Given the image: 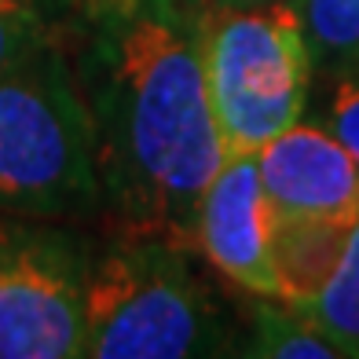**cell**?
<instances>
[{
	"label": "cell",
	"mask_w": 359,
	"mask_h": 359,
	"mask_svg": "<svg viewBox=\"0 0 359 359\" xmlns=\"http://www.w3.org/2000/svg\"><path fill=\"white\" fill-rule=\"evenodd\" d=\"M81 95L95 176L128 235L198 246L202 194L224 165L198 29L180 0H85Z\"/></svg>",
	"instance_id": "1"
},
{
	"label": "cell",
	"mask_w": 359,
	"mask_h": 359,
	"mask_svg": "<svg viewBox=\"0 0 359 359\" xmlns=\"http://www.w3.org/2000/svg\"><path fill=\"white\" fill-rule=\"evenodd\" d=\"M103 202L92 118L55 44L0 74V213L74 217Z\"/></svg>",
	"instance_id": "2"
},
{
	"label": "cell",
	"mask_w": 359,
	"mask_h": 359,
	"mask_svg": "<svg viewBox=\"0 0 359 359\" xmlns=\"http://www.w3.org/2000/svg\"><path fill=\"white\" fill-rule=\"evenodd\" d=\"M205 88L227 154H257L301 121L312 48L301 15L279 0L213 4L194 19Z\"/></svg>",
	"instance_id": "3"
},
{
	"label": "cell",
	"mask_w": 359,
	"mask_h": 359,
	"mask_svg": "<svg viewBox=\"0 0 359 359\" xmlns=\"http://www.w3.org/2000/svg\"><path fill=\"white\" fill-rule=\"evenodd\" d=\"M184 253L161 238L125 235L88 260L85 355L184 359L220 348L217 312Z\"/></svg>",
	"instance_id": "4"
},
{
	"label": "cell",
	"mask_w": 359,
	"mask_h": 359,
	"mask_svg": "<svg viewBox=\"0 0 359 359\" xmlns=\"http://www.w3.org/2000/svg\"><path fill=\"white\" fill-rule=\"evenodd\" d=\"M85 283L74 235L0 217V359L85 355Z\"/></svg>",
	"instance_id": "5"
},
{
	"label": "cell",
	"mask_w": 359,
	"mask_h": 359,
	"mask_svg": "<svg viewBox=\"0 0 359 359\" xmlns=\"http://www.w3.org/2000/svg\"><path fill=\"white\" fill-rule=\"evenodd\" d=\"M271 205L260 184L257 154H227L198 209V250L235 286L253 297L279 301L268 250Z\"/></svg>",
	"instance_id": "6"
},
{
	"label": "cell",
	"mask_w": 359,
	"mask_h": 359,
	"mask_svg": "<svg viewBox=\"0 0 359 359\" xmlns=\"http://www.w3.org/2000/svg\"><path fill=\"white\" fill-rule=\"evenodd\" d=\"M268 205L279 213L359 220V165L334 133L290 125L257 151Z\"/></svg>",
	"instance_id": "7"
},
{
	"label": "cell",
	"mask_w": 359,
	"mask_h": 359,
	"mask_svg": "<svg viewBox=\"0 0 359 359\" xmlns=\"http://www.w3.org/2000/svg\"><path fill=\"white\" fill-rule=\"evenodd\" d=\"M355 220L341 217H308V213H279L271 209L268 250L279 283V301L304 308L341 264Z\"/></svg>",
	"instance_id": "8"
},
{
	"label": "cell",
	"mask_w": 359,
	"mask_h": 359,
	"mask_svg": "<svg viewBox=\"0 0 359 359\" xmlns=\"http://www.w3.org/2000/svg\"><path fill=\"white\" fill-rule=\"evenodd\" d=\"M301 312L312 319L323 334H330L345 355H359V220L341 253V264L326 279V286L308 301Z\"/></svg>",
	"instance_id": "9"
},
{
	"label": "cell",
	"mask_w": 359,
	"mask_h": 359,
	"mask_svg": "<svg viewBox=\"0 0 359 359\" xmlns=\"http://www.w3.org/2000/svg\"><path fill=\"white\" fill-rule=\"evenodd\" d=\"M253 323H257L253 345H250L253 355H268V359H337V355H345V348L330 334H323L293 304H283V308L257 304Z\"/></svg>",
	"instance_id": "10"
},
{
	"label": "cell",
	"mask_w": 359,
	"mask_h": 359,
	"mask_svg": "<svg viewBox=\"0 0 359 359\" xmlns=\"http://www.w3.org/2000/svg\"><path fill=\"white\" fill-rule=\"evenodd\" d=\"M52 34L55 22L48 0H0V74L44 52Z\"/></svg>",
	"instance_id": "11"
},
{
	"label": "cell",
	"mask_w": 359,
	"mask_h": 359,
	"mask_svg": "<svg viewBox=\"0 0 359 359\" xmlns=\"http://www.w3.org/2000/svg\"><path fill=\"white\" fill-rule=\"evenodd\" d=\"M308 48L326 59L359 52V0H304Z\"/></svg>",
	"instance_id": "12"
},
{
	"label": "cell",
	"mask_w": 359,
	"mask_h": 359,
	"mask_svg": "<svg viewBox=\"0 0 359 359\" xmlns=\"http://www.w3.org/2000/svg\"><path fill=\"white\" fill-rule=\"evenodd\" d=\"M330 128L348 147V154L359 165V74H348L337 81L334 103H330Z\"/></svg>",
	"instance_id": "13"
},
{
	"label": "cell",
	"mask_w": 359,
	"mask_h": 359,
	"mask_svg": "<svg viewBox=\"0 0 359 359\" xmlns=\"http://www.w3.org/2000/svg\"><path fill=\"white\" fill-rule=\"evenodd\" d=\"M213 4H260V0H213Z\"/></svg>",
	"instance_id": "14"
}]
</instances>
